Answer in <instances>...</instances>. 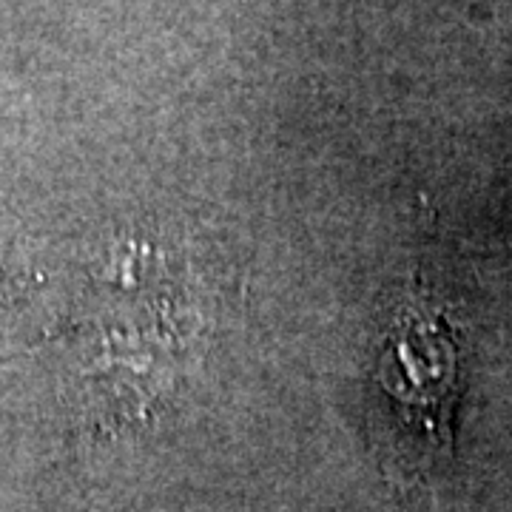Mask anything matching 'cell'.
Wrapping results in <instances>:
<instances>
[{"mask_svg":"<svg viewBox=\"0 0 512 512\" xmlns=\"http://www.w3.org/2000/svg\"><path fill=\"white\" fill-rule=\"evenodd\" d=\"M453 348L439 322L410 316L387 350V384L402 402L413 407H441L453 384Z\"/></svg>","mask_w":512,"mask_h":512,"instance_id":"1","label":"cell"}]
</instances>
